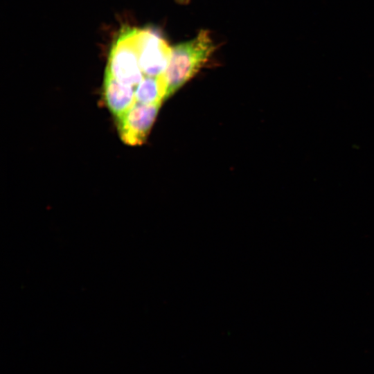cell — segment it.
<instances>
[{"mask_svg":"<svg viewBox=\"0 0 374 374\" xmlns=\"http://www.w3.org/2000/svg\"><path fill=\"white\" fill-rule=\"evenodd\" d=\"M210 33L201 30L194 38L172 46L165 72L167 89L165 100L193 78L210 60L216 49Z\"/></svg>","mask_w":374,"mask_h":374,"instance_id":"cell-1","label":"cell"},{"mask_svg":"<svg viewBox=\"0 0 374 374\" xmlns=\"http://www.w3.org/2000/svg\"><path fill=\"white\" fill-rule=\"evenodd\" d=\"M105 73L135 89L143 80L133 28H123L117 35L111 48Z\"/></svg>","mask_w":374,"mask_h":374,"instance_id":"cell-2","label":"cell"},{"mask_svg":"<svg viewBox=\"0 0 374 374\" xmlns=\"http://www.w3.org/2000/svg\"><path fill=\"white\" fill-rule=\"evenodd\" d=\"M133 30L143 75L164 74L170 62L172 46L152 29L133 28Z\"/></svg>","mask_w":374,"mask_h":374,"instance_id":"cell-3","label":"cell"},{"mask_svg":"<svg viewBox=\"0 0 374 374\" xmlns=\"http://www.w3.org/2000/svg\"><path fill=\"white\" fill-rule=\"evenodd\" d=\"M161 104L136 102L125 114L117 118L118 131L122 141L130 145L143 144L154 123Z\"/></svg>","mask_w":374,"mask_h":374,"instance_id":"cell-4","label":"cell"},{"mask_svg":"<svg viewBox=\"0 0 374 374\" xmlns=\"http://www.w3.org/2000/svg\"><path fill=\"white\" fill-rule=\"evenodd\" d=\"M135 89L105 73L103 86L105 101L116 118L121 116L136 103Z\"/></svg>","mask_w":374,"mask_h":374,"instance_id":"cell-5","label":"cell"},{"mask_svg":"<svg viewBox=\"0 0 374 374\" xmlns=\"http://www.w3.org/2000/svg\"><path fill=\"white\" fill-rule=\"evenodd\" d=\"M167 83L165 73L159 76H144L135 89L136 102L152 104L165 100Z\"/></svg>","mask_w":374,"mask_h":374,"instance_id":"cell-6","label":"cell"},{"mask_svg":"<svg viewBox=\"0 0 374 374\" xmlns=\"http://www.w3.org/2000/svg\"><path fill=\"white\" fill-rule=\"evenodd\" d=\"M178 1H179L180 3H187L189 0H177Z\"/></svg>","mask_w":374,"mask_h":374,"instance_id":"cell-7","label":"cell"}]
</instances>
